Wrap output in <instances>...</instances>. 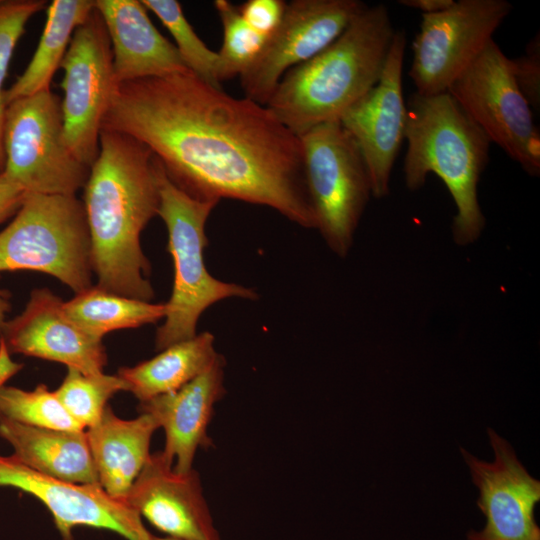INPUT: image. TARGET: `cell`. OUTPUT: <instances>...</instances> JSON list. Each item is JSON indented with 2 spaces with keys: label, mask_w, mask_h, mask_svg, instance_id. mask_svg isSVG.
Returning a JSON list of instances; mask_svg holds the SVG:
<instances>
[{
  "label": "cell",
  "mask_w": 540,
  "mask_h": 540,
  "mask_svg": "<svg viewBox=\"0 0 540 540\" xmlns=\"http://www.w3.org/2000/svg\"><path fill=\"white\" fill-rule=\"evenodd\" d=\"M175 40V47L187 68L208 84L222 88L219 79L218 53L211 50L196 34L176 0H143Z\"/></svg>",
  "instance_id": "obj_26"
},
{
  "label": "cell",
  "mask_w": 540,
  "mask_h": 540,
  "mask_svg": "<svg viewBox=\"0 0 540 540\" xmlns=\"http://www.w3.org/2000/svg\"><path fill=\"white\" fill-rule=\"evenodd\" d=\"M158 428L148 414L124 420L107 405L99 421L85 430L99 484L111 497L125 500L150 457L151 439Z\"/></svg>",
  "instance_id": "obj_20"
},
{
  "label": "cell",
  "mask_w": 540,
  "mask_h": 540,
  "mask_svg": "<svg viewBox=\"0 0 540 540\" xmlns=\"http://www.w3.org/2000/svg\"><path fill=\"white\" fill-rule=\"evenodd\" d=\"M511 159L540 172V132L513 76L511 61L492 39L447 91Z\"/></svg>",
  "instance_id": "obj_9"
},
{
  "label": "cell",
  "mask_w": 540,
  "mask_h": 540,
  "mask_svg": "<svg viewBox=\"0 0 540 540\" xmlns=\"http://www.w3.org/2000/svg\"><path fill=\"white\" fill-rule=\"evenodd\" d=\"M506 0H459L439 13L422 15L412 43L410 78L420 95H437L480 55L511 13Z\"/></svg>",
  "instance_id": "obj_10"
},
{
  "label": "cell",
  "mask_w": 540,
  "mask_h": 540,
  "mask_svg": "<svg viewBox=\"0 0 540 540\" xmlns=\"http://www.w3.org/2000/svg\"><path fill=\"white\" fill-rule=\"evenodd\" d=\"M0 340L8 353L59 362L87 375L104 373L107 363L102 340L73 322L64 301L48 288L31 292L24 310L7 320Z\"/></svg>",
  "instance_id": "obj_16"
},
{
  "label": "cell",
  "mask_w": 540,
  "mask_h": 540,
  "mask_svg": "<svg viewBox=\"0 0 540 540\" xmlns=\"http://www.w3.org/2000/svg\"><path fill=\"white\" fill-rule=\"evenodd\" d=\"M299 137L316 229L332 252L344 258L372 195L366 163L339 121L322 123Z\"/></svg>",
  "instance_id": "obj_7"
},
{
  "label": "cell",
  "mask_w": 540,
  "mask_h": 540,
  "mask_svg": "<svg viewBox=\"0 0 540 540\" xmlns=\"http://www.w3.org/2000/svg\"><path fill=\"white\" fill-rule=\"evenodd\" d=\"M225 358H218L203 373L178 390L139 402L138 411L152 416L165 432L161 451L175 471L193 469L196 452L213 446L208 426L215 405L226 394Z\"/></svg>",
  "instance_id": "obj_18"
},
{
  "label": "cell",
  "mask_w": 540,
  "mask_h": 540,
  "mask_svg": "<svg viewBox=\"0 0 540 540\" xmlns=\"http://www.w3.org/2000/svg\"><path fill=\"white\" fill-rule=\"evenodd\" d=\"M0 416L40 428L85 430L45 384H39L31 391L0 384Z\"/></svg>",
  "instance_id": "obj_25"
},
{
  "label": "cell",
  "mask_w": 540,
  "mask_h": 540,
  "mask_svg": "<svg viewBox=\"0 0 540 540\" xmlns=\"http://www.w3.org/2000/svg\"><path fill=\"white\" fill-rule=\"evenodd\" d=\"M0 437L32 469L71 483L99 484L85 430L40 428L0 416Z\"/></svg>",
  "instance_id": "obj_21"
},
{
  "label": "cell",
  "mask_w": 540,
  "mask_h": 540,
  "mask_svg": "<svg viewBox=\"0 0 540 540\" xmlns=\"http://www.w3.org/2000/svg\"><path fill=\"white\" fill-rule=\"evenodd\" d=\"M368 5L359 0H292L277 29L239 76L245 97L266 106L279 81L330 45Z\"/></svg>",
  "instance_id": "obj_12"
},
{
  "label": "cell",
  "mask_w": 540,
  "mask_h": 540,
  "mask_svg": "<svg viewBox=\"0 0 540 540\" xmlns=\"http://www.w3.org/2000/svg\"><path fill=\"white\" fill-rule=\"evenodd\" d=\"M395 33L385 5L367 6L330 45L287 71L266 107L297 136L339 121L380 79Z\"/></svg>",
  "instance_id": "obj_3"
},
{
  "label": "cell",
  "mask_w": 540,
  "mask_h": 540,
  "mask_svg": "<svg viewBox=\"0 0 540 540\" xmlns=\"http://www.w3.org/2000/svg\"><path fill=\"white\" fill-rule=\"evenodd\" d=\"M286 4L283 0H248L238 7L251 28L269 37L279 26Z\"/></svg>",
  "instance_id": "obj_31"
},
{
  "label": "cell",
  "mask_w": 540,
  "mask_h": 540,
  "mask_svg": "<svg viewBox=\"0 0 540 540\" xmlns=\"http://www.w3.org/2000/svg\"><path fill=\"white\" fill-rule=\"evenodd\" d=\"M121 391H128V385L117 374L87 375L68 367L54 392L71 416L87 429L99 421L108 400Z\"/></svg>",
  "instance_id": "obj_27"
},
{
  "label": "cell",
  "mask_w": 540,
  "mask_h": 540,
  "mask_svg": "<svg viewBox=\"0 0 540 540\" xmlns=\"http://www.w3.org/2000/svg\"><path fill=\"white\" fill-rule=\"evenodd\" d=\"M101 130L145 144L189 196L267 206L316 229L300 137L264 105L190 70L120 83Z\"/></svg>",
  "instance_id": "obj_1"
},
{
  "label": "cell",
  "mask_w": 540,
  "mask_h": 540,
  "mask_svg": "<svg viewBox=\"0 0 540 540\" xmlns=\"http://www.w3.org/2000/svg\"><path fill=\"white\" fill-rule=\"evenodd\" d=\"M10 293L5 290H0V339L3 334L4 326L7 322V314L10 311Z\"/></svg>",
  "instance_id": "obj_34"
},
{
  "label": "cell",
  "mask_w": 540,
  "mask_h": 540,
  "mask_svg": "<svg viewBox=\"0 0 540 540\" xmlns=\"http://www.w3.org/2000/svg\"><path fill=\"white\" fill-rule=\"evenodd\" d=\"M95 9L92 0H54L35 53L15 83L5 90L6 106L12 101L50 89L53 75L65 56L74 31Z\"/></svg>",
  "instance_id": "obj_23"
},
{
  "label": "cell",
  "mask_w": 540,
  "mask_h": 540,
  "mask_svg": "<svg viewBox=\"0 0 540 540\" xmlns=\"http://www.w3.org/2000/svg\"><path fill=\"white\" fill-rule=\"evenodd\" d=\"M83 206L97 286L151 301V266L141 233L158 214L160 196L155 156L142 142L101 130L99 153L83 187Z\"/></svg>",
  "instance_id": "obj_2"
},
{
  "label": "cell",
  "mask_w": 540,
  "mask_h": 540,
  "mask_svg": "<svg viewBox=\"0 0 540 540\" xmlns=\"http://www.w3.org/2000/svg\"><path fill=\"white\" fill-rule=\"evenodd\" d=\"M494 450L491 463L479 460L463 448L462 456L479 489L477 505L486 516L480 532L471 531L468 540H540L534 510L540 501V481L533 478L517 459L512 446L488 428Z\"/></svg>",
  "instance_id": "obj_15"
},
{
  "label": "cell",
  "mask_w": 540,
  "mask_h": 540,
  "mask_svg": "<svg viewBox=\"0 0 540 540\" xmlns=\"http://www.w3.org/2000/svg\"><path fill=\"white\" fill-rule=\"evenodd\" d=\"M405 48V33L396 31L380 79L339 120L361 151L376 198L389 194L392 169L405 140Z\"/></svg>",
  "instance_id": "obj_14"
},
{
  "label": "cell",
  "mask_w": 540,
  "mask_h": 540,
  "mask_svg": "<svg viewBox=\"0 0 540 540\" xmlns=\"http://www.w3.org/2000/svg\"><path fill=\"white\" fill-rule=\"evenodd\" d=\"M151 540H178V539H174V538H170V537H157V536H154L152 535L151 536Z\"/></svg>",
  "instance_id": "obj_35"
},
{
  "label": "cell",
  "mask_w": 540,
  "mask_h": 540,
  "mask_svg": "<svg viewBox=\"0 0 540 540\" xmlns=\"http://www.w3.org/2000/svg\"><path fill=\"white\" fill-rule=\"evenodd\" d=\"M0 486L30 493L49 510L63 540L86 526L115 532L126 540H151L140 515L123 499L111 497L100 484H76L41 473L15 455L0 454Z\"/></svg>",
  "instance_id": "obj_13"
},
{
  "label": "cell",
  "mask_w": 540,
  "mask_h": 540,
  "mask_svg": "<svg viewBox=\"0 0 540 540\" xmlns=\"http://www.w3.org/2000/svg\"><path fill=\"white\" fill-rule=\"evenodd\" d=\"M95 9L107 30L116 84L185 72L175 45L153 25L137 0H97Z\"/></svg>",
  "instance_id": "obj_19"
},
{
  "label": "cell",
  "mask_w": 540,
  "mask_h": 540,
  "mask_svg": "<svg viewBox=\"0 0 540 540\" xmlns=\"http://www.w3.org/2000/svg\"><path fill=\"white\" fill-rule=\"evenodd\" d=\"M454 0H399L402 6L417 9L422 15L442 12L454 4Z\"/></svg>",
  "instance_id": "obj_33"
},
{
  "label": "cell",
  "mask_w": 540,
  "mask_h": 540,
  "mask_svg": "<svg viewBox=\"0 0 540 540\" xmlns=\"http://www.w3.org/2000/svg\"><path fill=\"white\" fill-rule=\"evenodd\" d=\"M214 7L223 27V42L217 52L222 82L240 76L258 56L268 37L246 23L238 5L227 0H215Z\"/></svg>",
  "instance_id": "obj_28"
},
{
  "label": "cell",
  "mask_w": 540,
  "mask_h": 540,
  "mask_svg": "<svg viewBox=\"0 0 540 540\" xmlns=\"http://www.w3.org/2000/svg\"><path fill=\"white\" fill-rule=\"evenodd\" d=\"M219 355L214 335L205 331L135 366L121 367L117 375L141 402L178 390L209 368Z\"/></svg>",
  "instance_id": "obj_22"
},
{
  "label": "cell",
  "mask_w": 540,
  "mask_h": 540,
  "mask_svg": "<svg viewBox=\"0 0 540 540\" xmlns=\"http://www.w3.org/2000/svg\"><path fill=\"white\" fill-rule=\"evenodd\" d=\"M45 4L46 1L42 0L0 1V174L5 166L3 132L7 106L4 80L14 48L24 33L27 22L35 13L41 11Z\"/></svg>",
  "instance_id": "obj_29"
},
{
  "label": "cell",
  "mask_w": 540,
  "mask_h": 540,
  "mask_svg": "<svg viewBox=\"0 0 540 540\" xmlns=\"http://www.w3.org/2000/svg\"><path fill=\"white\" fill-rule=\"evenodd\" d=\"M61 100L50 89L6 107L3 173L27 193L76 195L89 177L64 140Z\"/></svg>",
  "instance_id": "obj_8"
},
{
  "label": "cell",
  "mask_w": 540,
  "mask_h": 540,
  "mask_svg": "<svg viewBox=\"0 0 540 540\" xmlns=\"http://www.w3.org/2000/svg\"><path fill=\"white\" fill-rule=\"evenodd\" d=\"M16 270L46 273L75 294L92 286L89 229L76 195L26 193L0 232V272Z\"/></svg>",
  "instance_id": "obj_6"
},
{
  "label": "cell",
  "mask_w": 540,
  "mask_h": 540,
  "mask_svg": "<svg viewBox=\"0 0 540 540\" xmlns=\"http://www.w3.org/2000/svg\"><path fill=\"white\" fill-rule=\"evenodd\" d=\"M406 108V186L418 190L430 173L437 175L455 203L453 239L460 246L471 244L485 225L477 189L491 142L448 92H415Z\"/></svg>",
  "instance_id": "obj_4"
},
{
  "label": "cell",
  "mask_w": 540,
  "mask_h": 540,
  "mask_svg": "<svg viewBox=\"0 0 540 540\" xmlns=\"http://www.w3.org/2000/svg\"><path fill=\"white\" fill-rule=\"evenodd\" d=\"M26 193L3 172L0 174V223L18 211Z\"/></svg>",
  "instance_id": "obj_32"
},
{
  "label": "cell",
  "mask_w": 540,
  "mask_h": 540,
  "mask_svg": "<svg viewBox=\"0 0 540 540\" xmlns=\"http://www.w3.org/2000/svg\"><path fill=\"white\" fill-rule=\"evenodd\" d=\"M516 84L531 108L540 103V37L535 35L526 47L524 55L510 59Z\"/></svg>",
  "instance_id": "obj_30"
},
{
  "label": "cell",
  "mask_w": 540,
  "mask_h": 540,
  "mask_svg": "<svg viewBox=\"0 0 540 540\" xmlns=\"http://www.w3.org/2000/svg\"><path fill=\"white\" fill-rule=\"evenodd\" d=\"M125 502L166 537L221 540L199 473L175 471L161 451L150 454Z\"/></svg>",
  "instance_id": "obj_17"
},
{
  "label": "cell",
  "mask_w": 540,
  "mask_h": 540,
  "mask_svg": "<svg viewBox=\"0 0 540 540\" xmlns=\"http://www.w3.org/2000/svg\"><path fill=\"white\" fill-rule=\"evenodd\" d=\"M60 67L64 140L91 168L99 153L102 119L117 86L110 39L96 9L74 31Z\"/></svg>",
  "instance_id": "obj_11"
},
{
  "label": "cell",
  "mask_w": 540,
  "mask_h": 540,
  "mask_svg": "<svg viewBox=\"0 0 540 540\" xmlns=\"http://www.w3.org/2000/svg\"><path fill=\"white\" fill-rule=\"evenodd\" d=\"M155 161L160 196L157 215L166 225L167 251L174 265L164 323L155 335V349L161 351L195 337L200 316L213 304L232 297L256 300L258 294L253 288L218 280L208 272L203 256L208 246L205 227L218 203L189 196L170 180L156 157Z\"/></svg>",
  "instance_id": "obj_5"
},
{
  "label": "cell",
  "mask_w": 540,
  "mask_h": 540,
  "mask_svg": "<svg viewBox=\"0 0 540 540\" xmlns=\"http://www.w3.org/2000/svg\"><path fill=\"white\" fill-rule=\"evenodd\" d=\"M69 318L91 336L101 339L119 329L137 328L164 319L165 303L122 296L92 285L64 301Z\"/></svg>",
  "instance_id": "obj_24"
}]
</instances>
